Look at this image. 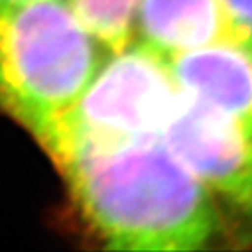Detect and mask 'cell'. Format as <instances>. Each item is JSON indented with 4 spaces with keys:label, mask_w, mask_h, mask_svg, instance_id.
Masks as SVG:
<instances>
[{
    "label": "cell",
    "mask_w": 252,
    "mask_h": 252,
    "mask_svg": "<svg viewBox=\"0 0 252 252\" xmlns=\"http://www.w3.org/2000/svg\"><path fill=\"white\" fill-rule=\"evenodd\" d=\"M181 90L165 56L140 42L105 60L70 112L63 116L40 146L60 135L116 138L161 135Z\"/></svg>",
    "instance_id": "obj_3"
},
{
    "label": "cell",
    "mask_w": 252,
    "mask_h": 252,
    "mask_svg": "<svg viewBox=\"0 0 252 252\" xmlns=\"http://www.w3.org/2000/svg\"><path fill=\"white\" fill-rule=\"evenodd\" d=\"M77 20L109 55L130 46L140 0H68Z\"/></svg>",
    "instance_id": "obj_7"
},
{
    "label": "cell",
    "mask_w": 252,
    "mask_h": 252,
    "mask_svg": "<svg viewBox=\"0 0 252 252\" xmlns=\"http://www.w3.org/2000/svg\"><path fill=\"white\" fill-rule=\"evenodd\" d=\"M44 149L116 251H200L220 229L216 200L161 135H60Z\"/></svg>",
    "instance_id": "obj_1"
},
{
    "label": "cell",
    "mask_w": 252,
    "mask_h": 252,
    "mask_svg": "<svg viewBox=\"0 0 252 252\" xmlns=\"http://www.w3.org/2000/svg\"><path fill=\"white\" fill-rule=\"evenodd\" d=\"M168 63L179 90L252 128V49L226 39Z\"/></svg>",
    "instance_id": "obj_5"
},
{
    "label": "cell",
    "mask_w": 252,
    "mask_h": 252,
    "mask_svg": "<svg viewBox=\"0 0 252 252\" xmlns=\"http://www.w3.org/2000/svg\"><path fill=\"white\" fill-rule=\"evenodd\" d=\"M105 55L68 0L0 9V109L42 144L83 96Z\"/></svg>",
    "instance_id": "obj_2"
},
{
    "label": "cell",
    "mask_w": 252,
    "mask_h": 252,
    "mask_svg": "<svg viewBox=\"0 0 252 252\" xmlns=\"http://www.w3.org/2000/svg\"><path fill=\"white\" fill-rule=\"evenodd\" d=\"M23 2H30V0H0V9L11 7V5L23 4Z\"/></svg>",
    "instance_id": "obj_9"
},
{
    "label": "cell",
    "mask_w": 252,
    "mask_h": 252,
    "mask_svg": "<svg viewBox=\"0 0 252 252\" xmlns=\"http://www.w3.org/2000/svg\"><path fill=\"white\" fill-rule=\"evenodd\" d=\"M229 27V39L252 49V0H219Z\"/></svg>",
    "instance_id": "obj_8"
},
{
    "label": "cell",
    "mask_w": 252,
    "mask_h": 252,
    "mask_svg": "<svg viewBox=\"0 0 252 252\" xmlns=\"http://www.w3.org/2000/svg\"><path fill=\"white\" fill-rule=\"evenodd\" d=\"M135 33L140 44L170 60L229 39V27L219 0H140Z\"/></svg>",
    "instance_id": "obj_6"
},
{
    "label": "cell",
    "mask_w": 252,
    "mask_h": 252,
    "mask_svg": "<svg viewBox=\"0 0 252 252\" xmlns=\"http://www.w3.org/2000/svg\"><path fill=\"white\" fill-rule=\"evenodd\" d=\"M165 144L252 233V128L181 91L161 131Z\"/></svg>",
    "instance_id": "obj_4"
}]
</instances>
